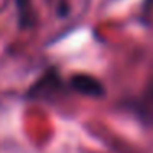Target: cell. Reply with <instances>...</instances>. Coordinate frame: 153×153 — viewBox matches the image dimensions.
<instances>
[{
	"mask_svg": "<svg viewBox=\"0 0 153 153\" xmlns=\"http://www.w3.org/2000/svg\"><path fill=\"white\" fill-rule=\"evenodd\" d=\"M66 89H69V84L63 82V79L59 77V74L54 69L45 73L30 89L27 91V99L31 100H50L53 97H56L58 94L64 92Z\"/></svg>",
	"mask_w": 153,
	"mask_h": 153,
	"instance_id": "cell-1",
	"label": "cell"
},
{
	"mask_svg": "<svg viewBox=\"0 0 153 153\" xmlns=\"http://www.w3.org/2000/svg\"><path fill=\"white\" fill-rule=\"evenodd\" d=\"M68 84H69V91L84 97L100 99V97L105 96V87H104L102 81H99L97 77L91 76V74L76 73L69 77Z\"/></svg>",
	"mask_w": 153,
	"mask_h": 153,
	"instance_id": "cell-2",
	"label": "cell"
}]
</instances>
